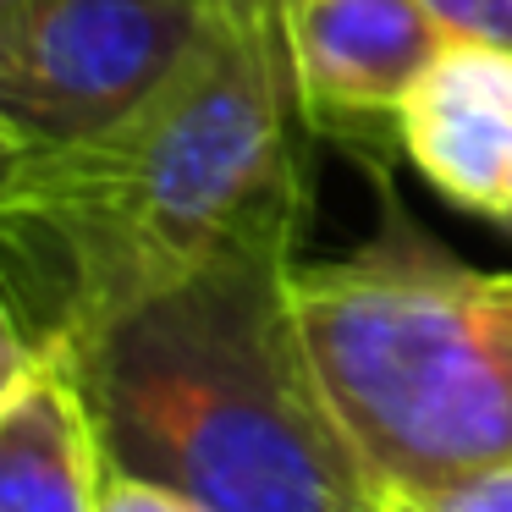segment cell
<instances>
[{
    "label": "cell",
    "mask_w": 512,
    "mask_h": 512,
    "mask_svg": "<svg viewBox=\"0 0 512 512\" xmlns=\"http://www.w3.org/2000/svg\"><path fill=\"white\" fill-rule=\"evenodd\" d=\"M397 138L452 210L512 232V45L446 39L402 105Z\"/></svg>",
    "instance_id": "cell-6"
},
{
    "label": "cell",
    "mask_w": 512,
    "mask_h": 512,
    "mask_svg": "<svg viewBox=\"0 0 512 512\" xmlns=\"http://www.w3.org/2000/svg\"><path fill=\"white\" fill-rule=\"evenodd\" d=\"M111 452L72 347L0 336V512H100Z\"/></svg>",
    "instance_id": "cell-7"
},
{
    "label": "cell",
    "mask_w": 512,
    "mask_h": 512,
    "mask_svg": "<svg viewBox=\"0 0 512 512\" xmlns=\"http://www.w3.org/2000/svg\"><path fill=\"white\" fill-rule=\"evenodd\" d=\"M270 0H226L204 45L127 116L0 149V320L83 342L226 248L309 221L314 177Z\"/></svg>",
    "instance_id": "cell-1"
},
{
    "label": "cell",
    "mask_w": 512,
    "mask_h": 512,
    "mask_svg": "<svg viewBox=\"0 0 512 512\" xmlns=\"http://www.w3.org/2000/svg\"><path fill=\"white\" fill-rule=\"evenodd\" d=\"M221 6L0 0V149L83 138L144 105L204 45Z\"/></svg>",
    "instance_id": "cell-4"
},
{
    "label": "cell",
    "mask_w": 512,
    "mask_h": 512,
    "mask_svg": "<svg viewBox=\"0 0 512 512\" xmlns=\"http://www.w3.org/2000/svg\"><path fill=\"white\" fill-rule=\"evenodd\" d=\"M303 232L270 226L72 342L111 468L204 512H397L314 369Z\"/></svg>",
    "instance_id": "cell-2"
},
{
    "label": "cell",
    "mask_w": 512,
    "mask_h": 512,
    "mask_svg": "<svg viewBox=\"0 0 512 512\" xmlns=\"http://www.w3.org/2000/svg\"><path fill=\"white\" fill-rule=\"evenodd\" d=\"M452 39H496L512 45V0H424Z\"/></svg>",
    "instance_id": "cell-8"
},
{
    "label": "cell",
    "mask_w": 512,
    "mask_h": 512,
    "mask_svg": "<svg viewBox=\"0 0 512 512\" xmlns=\"http://www.w3.org/2000/svg\"><path fill=\"white\" fill-rule=\"evenodd\" d=\"M397 512H512V474L479 479V485L446 490V496L413 501V507H397Z\"/></svg>",
    "instance_id": "cell-10"
},
{
    "label": "cell",
    "mask_w": 512,
    "mask_h": 512,
    "mask_svg": "<svg viewBox=\"0 0 512 512\" xmlns=\"http://www.w3.org/2000/svg\"><path fill=\"white\" fill-rule=\"evenodd\" d=\"M292 94L303 127L391 177L402 155V105L446 50V28L424 0H292L281 12Z\"/></svg>",
    "instance_id": "cell-5"
},
{
    "label": "cell",
    "mask_w": 512,
    "mask_h": 512,
    "mask_svg": "<svg viewBox=\"0 0 512 512\" xmlns=\"http://www.w3.org/2000/svg\"><path fill=\"white\" fill-rule=\"evenodd\" d=\"M270 6H276V17H281V12H287V6H292V0H270Z\"/></svg>",
    "instance_id": "cell-11"
},
{
    "label": "cell",
    "mask_w": 512,
    "mask_h": 512,
    "mask_svg": "<svg viewBox=\"0 0 512 512\" xmlns=\"http://www.w3.org/2000/svg\"><path fill=\"white\" fill-rule=\"evenodd\" d=\"M100 512H204V507H193L188 496H177V490L155 485V479H138V474H122V468H111V485H105Z\"/></svg>",
    "instance_id": "cell-9"
},
{
    "label": "cell",
    "mask_w": 512,
    "mask_h": 512,
    "mask_svg": "<svg viewBox=\"0 0 512 512\" xmlns=\"http://www.w3.org/2000/svg\"><path fill=\"white\" fill-rule=\"evenodd\" d=\"M380 226L298 259L314 369L397 507L512 474V270L441 248L375 177Z\"/></svg>",
    "instance_id": "cell-3"
}]
</instances>
